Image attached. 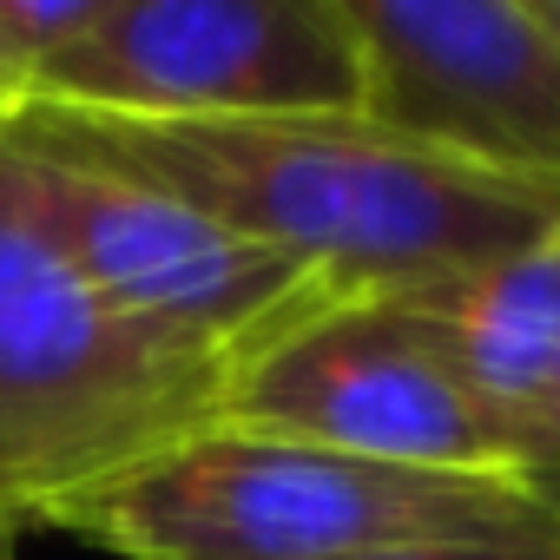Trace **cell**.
<instances>
[{"label":"cell","instance_id":"9","mask_svg":"<svg viewBox=\"0 0 560 560\" xmlns=\"http://www.w3.org/2000/svg\"><path fill=\"white\" fill-rule=\"evenodd\" d=\"M106 8H113V0H0V40H8V54L21 60V80L47 54L80 40Z\"/></svg>","mask_w":560,"mask_h":560},{"label":"cell","instance_id":"6","mask_svg":"<svg viewBox=\"0 0 560 560\" xmlns=\"http://www.w3.org/2000/svg\"><path fill=\"white\" fill-rule=\"evenodd\" d=\"M218 429L291 435L402 468L521 481V448L501 416L462 383V370L396 298L337 304L231 370L218 396Z\"/></svg>","mask_w":560,"mask_h":560},{"label":"cell","instance_id":"1","mask_svg":"<svg viewBox=\"0 0 560 560\" xmlns=\"http://www.w3.org/2000/svg\"><path fill=\"white\" fill-rule=\"evenodd\" d=\"M0 126L211 211L317 270L350 304L455 284L560 231V178L462 159L370 113L113 119L8 106Z\"/></svg>","mask_w":560,"mask_h":560},{"label":"cell","instance_id":"4","mask_svg":"<svg viewBox=\"0 0 560 560\" xmlns=\"http://www.w3.org/2000/svg\"><path fill=\"white\" fill-rule=\"evenodd\" d=\"M0 198L119 317L218 363L224 383L231 370L264 357L277 337L350 304L317 270H304L298 257L270 250V244H250L244 231L218 224L211 211L132 172L54 152L8 126H0Z\"/></svg>","mask_w":560,"mask_h":560},{"label":"cell","instance_id":"2","mask_svg":"<svg viewBox=\"0 0 560 560\" xmlns=\"http://www.w3.org/2000/svg\"><path fill=\"white\" fill-rule=\"evenodd\" d=\"M34 527L113 560H389L560 540V514L508 475L402 468L218 422L47 501Z\"/></svg>","mask_w":560,"mask_h":560},{"label":"cell","instance_id":"7","mask_svg":"<svg viewBox=\"0 0 560 560\" xmlns=\"http://www.w3.org/2000/svg\"><path fill=\"white\" fill-rule=\"evenodd\" d=\"M363 54L370 119L560 178V47L527 0H337Z\"/></svg>","mask_w":560,"mask_h":560},{"label":"cell","instance_id":"5","mask_svg":"<svg viewBox=\"0 0 560 560\" xmlns=\"http://www.w3.org/2000/svg\"><path fill=\"white\" fill-rule=\"evenodd\" d=\"M14 106L113 119L363 113L370 80L337 0H113L47 54Z\"/></svg>","mask_w":560,"mask_h":560},{"label":"cell","instance_id":"8","mask_svg":"<svg viewBox=\"0 0 560 560\" xmlns=\"http://www.w3.org/2000/svg\"><path fill=\"white\" fill-rule=\"evenodd\" d=\"M396 304L501 416L521 448V488L560 514V231Z\"/></svg>","mask_w":560,"mask_h":560},{"label":"cell","instance_id":"12","mask_svg":"<svg viewBox=\"0 0 560 560\" xmlns=\"http://www.w3.org/2000/svg\"><path fill=\"white\" fill-rule=\"evenodd\" d=\"M21 100V60L8 54V40H0V113H8Z\"/></svg>","mask_w":560,"mask_h":560},{"label":"cell","instance_id":"13","mask_svg":"<svg viewBox=\"0 0 560 560\" xmlns=\"http://www.w3.org/2000/svg\"><path fill=\"white\" fill-rule=\"evenodd\" d=\"M527 8H534V21L547 27V40L560 47V0H527Z\"/></svg>","mask_w":560,"mask_h":560},{"label":"cell","instance_id":"11","mask_svg":"<svg viewBox=\"0 0 560 560\" xmlns=\"http://www.w3.org/2000/svg\"><path fill=\"white\" fill-rule=\"evenodd\" d=\"M21 534H27V521L0 501V560H21Z\"/></svg>","mask_w":560,"mask_h":560},{"label":"cell","instance_id":"3","mask_svg":"<svg viewBox=\"0 0 560 560\" xmlns=\"http://www.w3.org/2000/svg\"><path fill=\"white\" fill-rule=\"evenodd\" d=\"M224 370L119 317L0 198V501L27 527L218 422Z\"/></svg>","mask_w":560,"mask_h":560},{"label":"cell","instance_id":"10","mask_svg":"<svg viewBox=\"0 0 560 560\" xmlns=\"http://www.w3.org/2000/svg\"><path fill=\"white\" fill-rule=\"evenodd\" d=\"M389 560H560V540H521V547H429V553H389Z\"/></svg>","mask_w":560,"mask_h":560}]
</instances>
